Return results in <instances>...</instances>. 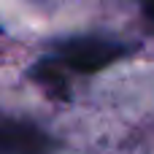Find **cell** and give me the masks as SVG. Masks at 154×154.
<instances>
[{"label": "cell", "instance_id": "cell-1", "mask_svg": "<svg viewBox=\"0 0 154 154\" xmlns=\"http://www.w3.org/2000/svg\"><path fill=\"white\" fill-rule=\"evenodd\" d=\"M127 51L130 49L125 43L97 38V35H81V38H68V41L57 43V51L51 60L73 73H97V70L114 65Z\"/></svg>", "mask_w": 154, "mask_h": 154}, {"label": "cell", "instance_id": "cell-2", "mask_svg": "<svg viewBox=\"0 0 154 154\" xmlns=\"http://www.w3.org/2000/svg\"><path fill=\"white\" fill-rule=\"evenodd\" d=\"M0 154H51V138L30 122L5 119L0 122Z\"/></svg>", "mask_w": 154, "mask_h": 154}, {"label": "cell", "instance_id": "cell-3", "mask_svg": "<svg viewBox=\"0 0 154 154\" xmlns=\"http://www.w3.org/2000/svg\"><path fill=\"white\" fill-rule=\"evenodd\" d=\"M30 73H32V79H35V81H38L43 89H49L51 95H65V92H68L65 68H62V65H57L51 57H46V60L35 62Z\"/></svg>", "mask_w": 154, "mask_h": 154}, {"label": "cell", "instance_id": "cell-4", "mask_svg": "<svg viewBox=\"0 0 154 154\" xmlns=\"http://www.w3.org/2000/svg\"><path fill=\"white\" fill-rule=\"evenodd\" d=\"M143 14H146V19L154 30V0H143Z\"/></svg>", "mask_w": 154, "mask_h": 154}]
</instances>
